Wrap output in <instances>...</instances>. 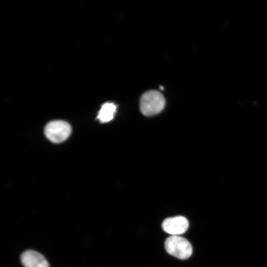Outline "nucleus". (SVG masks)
<instances>
[{
    "label": "nucleus",
    "mask_w": 267,
    "mask_h": 267,
    "mask_svg": "<svg viewBox=\"0 0 267 267\" xmlns=\"http://www.w3.org/2000/svg\"><path fill=\"white\" fill-rule=\"evenodd\" d=\"M164 246L169 254L181 260L188 258L192 253V247L190 242L178 235H172L167 238Z\"/></svg>",
    "instance_id": "2"
},
{
    "label": "nucleus",
    "mask_w": 267,
    "mask_h": 267,
    "mask_svg": "<svg viewBox=\"0 0 267 267\" xmlns=\"http://www.w3.org/2000/svg\"><path fill=\"white\" fill-rule=\"evenodd\" d=\"M189 222L182 216H176L166 219L162 222V227L167 233L172 235L183 234L188 229Z\"/></svg>",
    "instance_id": "4"
},
{
    "label": "nucleus",
    "mask_w": 267,
    "mask_h": 267,
    "mask_svg": "<svg viewBox=\"0 0 267 267\" xmlns=\"http://www.w3.org/2000/svg\"><path fill=\"white\" fill-rule=\"evenodd\" d=\"M165 102V98L161 93L155 90H150L141 95L140 109L145 116H154L163 110Z\"/></svg>",
    "instance_id": "1"
},
{
    "label": "nucleus",
    "mask_w": 267,
    "mask_h": 267,
    "mask_svg": "<svg viewBox=\"0 0 267 267\" xmlns=\"http://www.w3.org/2000/svg\"><path fill=\"white\" fill-rule=\"evenodd\" d=\"M117 105L112 102L104 103L98 112L97 119L101 123H107L111 121L116 112Z\"/></svg>",
    "instance_id": "6"
},
{
    "label": "nucleus",
    "mask_w": 267,
    "mask_h": 267,
    "mask_svg": "<svg viewBox=\"0 0 267 267\" xmlns=\"http://www.w3.org/2000/svg\"><path fill=\"white\" fill-rule=\"evenodd\" d=\"M21 264L24 267H49L48 262L41 253L27 250L20 256Z\"/></svg>",
    "instance_id": "5"
},
{
    "label": "nucleus",
    "mask_w": 267,
    "mask_h": 267,
    "mask_svg": "<svg viewBox=\"0 0 267 267\" xmlns=\"http://www.w3.org/2000/svg\"><path fill=\"white\" fill-rule=\"evenodd\" d=\"M72 131L67 122L62 120L52 121L45 126L44 134L52 142L60 143L68 138Z\"/></svg>",
    "instance_id": "3"
}]
</instances>
